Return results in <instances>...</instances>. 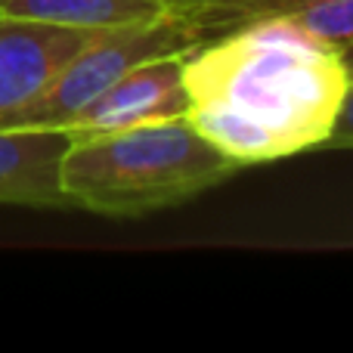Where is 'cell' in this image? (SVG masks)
Segmentation results:
<instances>
[{
    "label": "cell",
    "mask_w": 353,
    "mask_h": 353,
    "mask_svg": "<svg viewBox=\"0 0 353 353\" xmlns=\"http://www.w3.org/2000/svg\"><path fill=\"white\" fill-rule=\"evenodd\" d=\"M186 118L239 168L347 143V56L288 19H254L183 59Z\"/></svg>",
    "instance_id": "cell-1"
},
{
    "label": "cell",
    "mask_w": 353,
    "mask_h": 353,
    "mask_svg": "<svg viewBox=\"0 0 353 353\" xmlns=\"http://www.w3.org/2000/svg\"><path fill=\"white\" fill-rule=\"evenodd\" d=\"M239 165L186 115L72 137L59 165L65 205L105 217H143L223 183Z\"/></svg>",
    "instance_id": "cell-2"
},
{
    "label": "cell",
    "mask_w": 353,
    "mask_h": 353,
    "mask_svg": "<svg viewBox=\"0 0 353 353\" xmlns=\"http://www.w3.org/2000/svg\"><path fill=\"white\" fill-rule=\"evenodd\" d=\"M211 37H217V31L171 12H161L149 22L103 28L68 59L47 93L34 105L19 112L6 128H65L68 118L78 115L90 99H97L137 62L192 53Z\"/></svg>",
    "instance_id": "cell-3"
},
{
    "label": "cell",
    "mask_w": 353,
    "mask_h": 353,
    "mask_svg": "<svg viewBox=\"0 0 353 353\" xmlns=\"http://www.w3.org/2000/svg\"><path fill=\"white\" fill-rule=\"evenodd\" d=\"M183 59L186 53L137 62L78 115L68 118L62 130H68V137H87L186 115L189 97L183 81Z\"/></svg>",
    "instance_id": "cell-4"
},
{
    "label": "cell",
    "mask_w": 353,
    "mask_h": 353,
    "mask_svg": "<svg viewBox=\"0 0 353 353\" xmlns=\"http://www.w3.org/2000/svg\"><path fill=\"white\" fill-rule=\"evenodd\" d=\"M97 31L0 16V130L47 93Z\"/></svg>",
    "instance_id": "cell-5"
},
{
    "label": "cell",
    "mask_w": 353,
    "mask_h": 353,
    "mask_svg": "<svg viewBox=\"0 0 353 353\" xmlns=\"http://www.w3.org/2000/svg\"><path fill=\"white\" fill-rule=\"evenodd\" d=\"M68 130L3 128L0 130V205L68 208L59 186V165Z\"/></svg>",
    "instance_id": "cell-6"
},
{
    "label": "cell",
    "mask_w": 353,
    "mask_h": 353,
    "mask_svg": "<svg viewBox=\"0 0 353 353\" xmlns=\"http://www.w3.org/2000/svg\"><path fill=\"white\" fill-rule=\"evenodd\" d=\"M161 12L165 10L155 0H0V16L6 19H28V22L87 31L149 22Z\"/></svg>",
    "instance_id": "cell-7"
},
{
    "label": "cell",
    "mask_w": 353,
    "mask_h": 353,
    "mask_svg": "<svg viewBox=\"0 0 353 353\" xmlns=\"http://www.w3.org/2000/svg\"><path fill=\"white\" fill-rule=\"evenodd\" d=\"M257 19H288L341 56L350 53L353 0H261Z\"/></svg>",
    "instance_id": "cell-8"
},
{
    "label": "cell",
    "mask_w": 353,
    "mask_h": 353,
    "mask_svg": "<svg viewBox=\"0 0 353 353\" xmlns=\"http://www.w3.org/2000/svg\"><path fill=\"white\" fill-rule=\"evenodd\" d=\"M155 3L171 16L189 19L223 34L242 22H254L261 0H155Z\"/></svg>",
    "instance_id": "cell-9"
}]
</instances>
